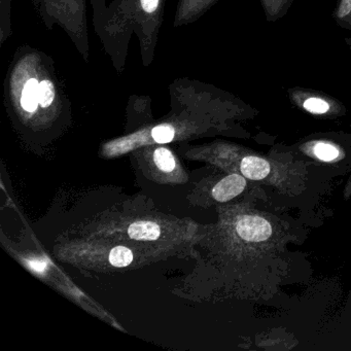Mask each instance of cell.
Returning a JSON list of instances; mask_svg holds the SVG:
<instances>
[{"mask_svg":"<svg viewBox=\"0 0 351 351\" xmlns=\"http://www.w3.org/2000/svg\"><path fill=\"white\" fill-rule=\"evenodd\" d=\"M236 229L242 239L250 242L265 241L272 234L270 223L260 217H241Z\"/></svg>","mask_w":351,"mask_h":351,"instance_id":"cell-1","label":"cell"},{"mask_svg":"<svg viewBox=\"0 0 351 351\" xmlns=\"http://www.w3.org/2000/svg\"><path fill=\"white\" fill-rule=\"evenodd\" d=\"M219 0H180L174 26H184L202 17Z\"/></svg>","mask_w":351,"mask_h":351,"instance_id":"cell-2","label":"cell"},{"mask_svg":"<svg viewBox=\"0 0 351 351\" xmlns=\"http://www.w3.org/2000/svg\"><path fill=\"white\" fill-rule=\"evenodd\" d=\"M246 182L242 176L232 174L221 180L213 188V196L219 202H227L241 194L245 189Z\"/></svg>","mask_w":351,"mask_h":351,"instance_id":"cell-3","label":"cell"},{"mask_svg":"<svg viewBox=\"0 0 351 351\" xmlns=\"http://www.w3.org/2000/svg\"><path fill=\"white\" fill-rule=\"evenodd\" d=\"M242 174L252 180H260L270 173V165L268 162L258 157L244 158L240 165Z\"/></svg>","mask_w":351,"mask_h":351,"instance_id":"cell-4","label":"cell"},{"mask_svg":"<svg viewBox=\"0 0 351 351\" xmlns=\"http://www.w3.org/2000/svg\"><path fill=\"white\" fill-rule=\"evenodd\" d=\"M128 235L131 239L153 241L160 237L161 229L154 221H136L129 227Z\"/></svg>","mask_w":351,"mask_h":351,"instance_id":"cell-5","label":"cell"},{"mask_svg":"<svg viewBox=\"0 0 351 351\" xmlns=\"http://www.w3.org/2000/svg\"><path fill=\"white\" fill-rule=\"evenodd\" d=\"M293 0H261L267 21L276 22L289 11Z\"/></svg>","mask_w":351,"mask_h":351,"instance_id":"cell-6","label":"cell"},{"mask_svg":"<svg viewBox=\"0 0 351 351\" xmlns=\"http://www.w3.org/2000/svg\"><path fill=\"white\" fill-rule=\"evenodd\" d=\"M57 97L56 86L51 77H40V106L42 108H50Z\"/></svg>","mask_w":351,"mask_h":351,"instance_id":"cell-7","label":"cell"},{"mask_svg":"<svg viewBox=\"0 0 351 351\" xmlns=\"http://www.w3.org/2000/svg\"><path fill=\"white\" fill-rule=\"evenodd\" d=\"M154 161L157 167L164 172H171L176 168L173 154L166 147H159L156 149L154 154Z\"/></svg>","mask_w":351,"mask_h":351,"instance_id":"cell-8","label":"cell"},{"mask_svg":"<svg viewBox=\"0 0 351 351\" xmlns=\"http://www.w3.org/2000/svg\"><path fill=\"white\" fill-rule=\"evenodd\" d=\"M133 261V252L125 246L112 248L110 254V264L117 268L129 266Z\"/></svg>","mask_w":351,"mask_h":351,"instance_id":"cell-9","label":"cell"},{"mask_svg":"<svg viewBox=\"0 0 351 351\" xmlns=\"http://www.w3.org/2000/svg\"><path fill=\"white\" fill-rule=\"evenodd\" d=\"M304 110L314 114H324L330 110V104L324 98L318 97L317 95H311L304 100Z\"/></svg>","mask_w":351,"mask_h":351,"instance_id":"cell-10","label":"cell"},{"mask_svg":"<svg viewBox=\"0 0 351 351\" xmlns=\"http://www.w3.org/2000/svg\"><path fill=\"white\" fill-rule=\"evenodd\" d=\"M335 18L341 27L351 29V0H339Z\"/></svg>","mask_w":351,"mask_h":351,"instance_id":"cell-11","label":"cell"},{"mask_svg":"<svg viewBox=\"0 0 351 351\" xmlns=\"http://www.w3.org/2000/svg\"><path fill=\"white\" fill-rule=\"evenodd\" d=\"M176 131L171 125L162 124L152 130V137L158 143H168L173 141Z\"/></svg>","mask_w":351,"mask_h":351,"instance_id":"cell-12","label":"cell"},{"mask_svg":"<svg viewBox=\"0 0 351 351\" xmlns=\"http://www.w3.org/2000/svg\"><path fill=\"white\" fill-rule=\"evenodd\" d=\"M314 153L316 157L322 161H332L339 155L338 149L334 145H328V143H318L314 147Z\"/></svg>","mask_w":351,"mask_h":351,"instance_id":"cell-13","label":"cell"},{"mask_svg":"<svg viewBox=\"0 0 351 351\" xmlns=\"http://www.w3.org/2000/svg\"><path fill=\"white\" fill-rule=\"evenodd\" d=\"M29 266L32 267V269H34V271L44 272L47 268V262L40 260L30 261Z\"/></svg>","mask_w":351,"mask_h":351,"instance_id":"cell-14","label":"cell"},{"mask_svg":"<svg viewBox=\"0 0 351 351\" xmlns=\"http://www.w3.org/2000/svg\"><path fill=\"white\" fill-rule=\"evenodd\" d=\"M50 1H53V3H60L61 5H65L66 3H80L81 5H85V0H50Z\"/></svg>","mask_w":351,"mask_h":351,"instance_id":"cell-15","label":"cell"}]
</instances>
